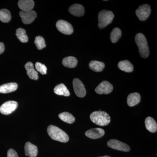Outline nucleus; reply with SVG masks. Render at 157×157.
Returning a JSON list of instances; mask_svg holds the SVG:
<instances>
[{"label": "nucleus", "instance_id": "obj_1", "mask_svg": "<svg viewBox=\"0 0 157 157\" xmlns=\"http://www.w3.org/2000/svg\"><path fill=\"white\" fill-rule=\"evenodd\" d=\"M48 135L54 140L59 142H67L69 141V137L66 132L55 126L51 125L47 128Z\"/></svg>", "mask_w": 157, "mask_h": 157}, {"label": "nucleus", "instance_id": "obj_2", "mask_svg": "<svg viewBox=\"0 0 157 157\" xmlns=\"http://www.w3.org/2000/svg\"><path fill=\"white\" fill-rule=\"evenodd\" d=\"M90 118L94 123L101 126L107 125L110 122V117L108 113L104 111L93 112L90 116Z\"/></svg>", "mask_w": 157, "mask_h": 157}, {"label": "nucleus", "instance_id": "obj_3", "mask_svg": "<svg viewBox=\"0 0 157 157\" xmlns=\"http://www.w3.org/2000/svg\"><path fill=\"white\" fill-rule=\"evenodd\" d=\"M135 40L139 48L140 56L144 58H146L149 55V50L146 37L143 34L139 33L136 35Z\"/></svg>", "mask_w": 157, "mask_h": 157}, {"label": "nucleus", "instance_id": "obj_4", "mask_svg": "<svg viewBox=\"0 0 157 157\" xmlns=\"http://www.w3.org/2000/svg\"><path fill=\"white\" fill-rule=\"evenodd\" d=\"M114 15L111 11L103 10L98 14V27L100 29L105 28L108 25L112 22Z\"/></svg>", "mask_w": 157, "mask_h": 157}, {"label": "nucleus", "instance_id": "obj_5", "mask_svg": "<svg viewBox=\"0 0 157 157\" xmlns=\"http://www.w3.org/2000/svg\"><path fill=\"white\" fill-rule=\"evenodd\" d=\"M18 106L16 101H8L2 104L0 107V112L4 115H9L14 111Z\"/></svg>", "mask_w": 157, "mask_h": 157}, {"label": "nucleus", "instance_id": "obj_6", "mask_svg": "<svg viewBox=\"0 0 157 157\" xmlns=\"http://www.w3.org/2000/svg\"><path fill=\"white\" fill-rule=\"evenodd\" d=\"M57 29L60 32L65 35H70L73 33V26L66 21L60 20L56 22Z\"/></svg>", "mask_w": 157, "mask_h": 157}, {"label": "nucleus", "instance_id": "obj_7", "mask_svg": "<svg viewBox=\"0 0 157 157\" xmlns=\"http://www.w3.org/2000/svg\"><path fill=\"white\" fill-rule=\"evenodd\" d=\"M151 9L149 5L147 4L142 5L136 11V15L140 21L146 20L149 16Z\"/></svg>", "mask_w": 157, "mask_h": 157}, {"label": "nucleus", "instance_id": "obj_8", "mask_svg": "<svg viewBox=\"0 0 157 157\" xmlns=\"http://www.w3.org/2000/svg\"><path fill=\"white\" fill-rule=\"evenodd\" d=\"M107 145L110 148L117 150L128 152L130 151V147L126 144L123 143L119 140L112 139L110 140L107 142Z\"/></svg>", "mask_w": 157, "mask_h": 157}, {"label": "nucleus", "instance_id": "obj_9", "mask_svg": "<svg viewBox=\"0 0 157 157\" xmlns=\"http://www.w3.org/2000/svg\"><path fill=\"white\" fill-rule=\"evenodd\" d=\"M73 87L76 95L79 98H84L86 94V90L84 85L78 78L73 80Z\"/></svg>", "mask_w": 157, "mask_h": 157}, {"label": "nucleus", "instance_id": "obj_10", "mask_svg": "<svg viewBox=\"0 0 157 157\" xmlns=\"http://www.w3.org/2000/svg\"><path fill=\"white\" fill-rule=\"evenodd\" d=\"M20 16L21 21L25 24H29L32 23L36 18L37 14L36 11H32L28 12H23L21 11L19 13Z\"/></svg>", "mask_w": 157, "mask_h": 157}, {"label": "nucleus", "instance_id": "obj_11", "mask_svg": "<svg viewBox=\"0 0 157 157\" xmlns=\"http://www.w3.org/2000/svg\"><path fill=\"white\" fill-rule=\"evenodd\" d=\"M113 90V86L108 81H104L101 82L95 89L96 92L99 94H107L111 92Z\"/></svg>", "mask_w": 157, "mask_h": 157}, {"label": "nucleus", "instance_id": "obj_12", "mask_svg": "<svg viewBox=\"0 0 157 157\" xmlns=\"http://www.w3.org/2000/svg\"><path fill=\"white\" fill-rule=\"evenodd\" d=\"M104 134L105 132L104 130L100 128L90 129L85 133V135L87 137L93 139L101 138L104 136Z\"/></svg>", "mask_w": 157, "mask_h": 157}, {"label": "nucleus", "instance_id": "obj_13", "mask_svg": "<svg viewBox=\"0 0 157 157\" xmlns=\"http://www.w3.org/2000/svg\"><path fill=\"white\" fill-rule=\"evenodd\" d=\"M35 3L32 0H20L18 2V6L21 11L28 12L32 11Z\"/></svg>", "mask_w": 157, "mask_h": 157}, {"label": "nucleus", "instance_id": "obj_14", "mask_svg": "<svg viewBox=\"0 0 157 157\" xmlns=\"http://www.w3.org/2000/svg\"><path fill=\"white\" fill-rule=\"evenodd\" d=\"M25 151L26 156L29 157H36L38 153V147L30 142L25 143Z\"/></svg>", "mask_w": 157, "mask_h": 157}, {"label": "nucleus", "instance_id": "obj_15", "mask_svg": "<svg viewBox=\"0 0 157 157\" xmlns=\"http://www.w3.org/2000/svg\"><path fill=\"white\" fill-rule=\"evenodd\" d=\"M28 76L31 79L37 80L39 78L38 72L35 70L34 65L32 62H28L25 66Z\"/></svg>", "mask_w": 157, "mask_h": 157}, {"label": "nucleus", "instance_id": "obj_16", "mask_svg": "<svg viewBox=\"0 0 157 157\" xmlns=\"http://www.w3.org/2000/svg\"><path fill=\"white\" fill-rule=\"evenodd\" d=\"M69 12L74 16L81 17L84 14V7L79 4H74L70 6L69 9Z\"/></svg>", "mask_w": 157, "mask_h": 157}, {"label": "nucleus", "instance_id": "obj_17", "mask_svg": "<svg viewBox=\"0 0 157 157\" xmlns=\"http://www.w3.org/2000/svg\"><path fill=\"white\" fill-rule=\"evenodd\" d=\"M18 85L15 82L6 83L0 86V93L2 94H8L12 92L17 89Z\"/></svg>", "mask_w": 157, "mask_h": 157}, {"label": "nucleus", "instance_id": "obj_18", "mask_svg": "<svg viewBox=\"0 0 157 157\" xmlns=\"http://www.w3.org/2000/svg\"><path fill=\"white\" fill-rule=\"evenodd\" d=\"M140 101V94L137 93H132L128 96L127 103L130 107H133L139 104Z\"/></svg>", "mask_w": 157, "mask_h": 157}, {"label": "nucleus", "instance_id": "obj_19", "mask_svg": "<svg viewBox=\"0 0 157 157\" xmlns=\"http://www.w3.org/2000/svg\"><path fill=\"white\" fill-rule=\"evenodd\" d=\"M145 125L146 129L149 132L151 133H155L157 132V123L153 118L150 117H147L145 120Z\"/></svg>", "mask_w": 157, "mask_h": 157}, {"label": "nucleus", "instance_id": "obj_20", "mask_svg": "<svg viewBox=\"0 0 157 157\" xmlns=\"http://www.w3.org/2000/svg\"><path fill=\"white\" fill-rule=\"evenodd\" d=\"M55 93L58 95H62L68 97L70 95V93L69 90L66 87V86L63 83L58 85L54 89Z\"/></svg>", "mask_w": 157, "mask_h": 157}, {"label": "nucleus", "instance_id": "obj_21", "mask_svg": "<svg viewBox=\"0 0 157 157\" xmlns=\"http://www.w3.org/2000/svg\"><path fill=\"white\" fill-rule=\"evenodd\" d=\"M118 67L121 70L127 73L132 72L134 70L133 65L128 60L120 61L118 64Z\"/></svg>", "mask_w": 157, "mask_h": 157}, {"label": "nucleus", "instance_id": "obj_22", "mask_svg": "<svg viewBox=\"0 0 157 157\" xmlns=\"http://www.w3.org/2000/svg\"><path fill=\"white\" fill-rule=\"evenodd\" d=\"M62 63L64 67L68 68H73L76 67L78 61L74 57L69 56L65 58L63 60Z\"/></svg>", "mask_w": 157, "mask_h": 157}, {"label": "nucleus", "instance_id": "obj_23", "mask_svg": "<svg viewBox=\"0 0 157 157\" xmlns=\"http://www.w3.org/2000/svg\"><path fill=\"white\" fill-rule=\"evenodd\" d=\"M89 66L91 70L96 72H101L105 67V64L104 63L98 61H91L90 62Z\"/></svg>", "mask_w": 157, "mask_h": 157}, {"label": "nucleus", "instance_id": "obj_24", "mask_svg": "<svg viewBox=\"0 0 157 157\" xmlns=\"http://www.w3.org/2000/svg\"><path fill=\"white\" fill-rule=\"evenodd\" d=\"M59 117L61 120L67 123L73 124L75 121V117L70 113L67 112L62 113L59 114Z\"/></svg>", "mask_w": 157, "mask_h": 157}, {"label": "nucleus", "instance_id": "obj_25", "mask_svg": "<svg viewBox=\"0 0 157 157\" xmlns=\"http://www.w3.org/2000/svg\"><path fill=\"white\" fill-rule=\"evenodd\" d=\"M26 31L24 29L19 28L17 29L16 32V36L20 41L22 43H26L28 42L29 38L26 34Z\"/></svg>", "mask_w": 157, "mask_h": 157}, {"label": "nucleus", "instance_id": "obj_26", "mask_svg": "<svg viewBox=\"0 0 157 157\" xmlns=\"http://www.w3.org/2000/svg\"><path fill=\"white\" fill-rule=\"evenodd\" d=\"M11 16L10 11L6 9L0 10V20L4 23H8L11 21Z\"/></svg>", "mask_w": 157, "mask_h": 157}, {"label": "nucleus", "instance_id": "obj_27", "mask_svg": "<svg viewBox=\"0 0 157 157\" xmlns=\"http://www.w3.org/2000/svg\"><path fill=\"white\" fill-rule=\"evenodd\" d=\"M121 36V31L120 29L116 28L113 30L110 34V39L113 43H114L117 42L118 39Z\"/></svg>", "mask_w": 157, "mask_h": 157}, {"label": "nucleus", "instance_id": "obj_28", "mask_svg": "<svg viewBox=\"0 0 157 157\" xmlns=\"http://www.w3.org/2000/svg\"><path fill=\"white\" fill-rule=\"evenodd\" d=\"M35 44L37 48L39 50H42L46 47L45 39L41 36H38L36 37L35 40Z\"/></svg>", "mask_w": 157, "mask_h": 157}, {"label": "nucleus", "instance_id": "obj_29", "mask_svg": "<svg viewBox=\"0 0 157 157\" xmlns=\"http://www.w3.org/2000/svg\"><path fill=\"white\" fill-rule=\"evenodd\" d=\"M35 67L37 71L42 75H45L47 73V69L45 65L39 62H37L35 64Z\"/></svg>", "mask_w": 157, "mask_h": 157}, {"label": "nucleus", "instance_id": "obj_30", "mask_svg": "<svg viewBox=\"0 0 157 157\" xmlns=\"http://www.w3.org/2000/svg\"><path fill=\"white\" fill-rule=\"evenodd\" d=\"M7 157H18L17 153L13 149H10L8 151Z\"/></svg>", "mask_w": 157, "mask_h": 157}, {"label": "nucleus", "instance_id": "obj_31", "mask_svg": "<svg viewBox=\"0 0 157 157\" xmlns=\"http://www.w3.org/2000/svg\"><path fill=\"white\" fill-rule=\"evenodd\" d=\"M5 49V45H4V43L2 42H0V54H2L4 52Z\"/></svg>", "mask_w": 157, "mask_h": 157}, {"label": "nucleus", "instance_id": "obj_32", "mask_svg": "<svg viewBox=\"0 0 157 157\" xmlns=\"http://www.w3.org/2000/svg\"><path fill=\"white\" fill-rule=\"evenodd\" d=\"M110 157L109 156H102V157Z\"/></svg>", "mask_w": 157, "mask_h": 157}]
</instances>
